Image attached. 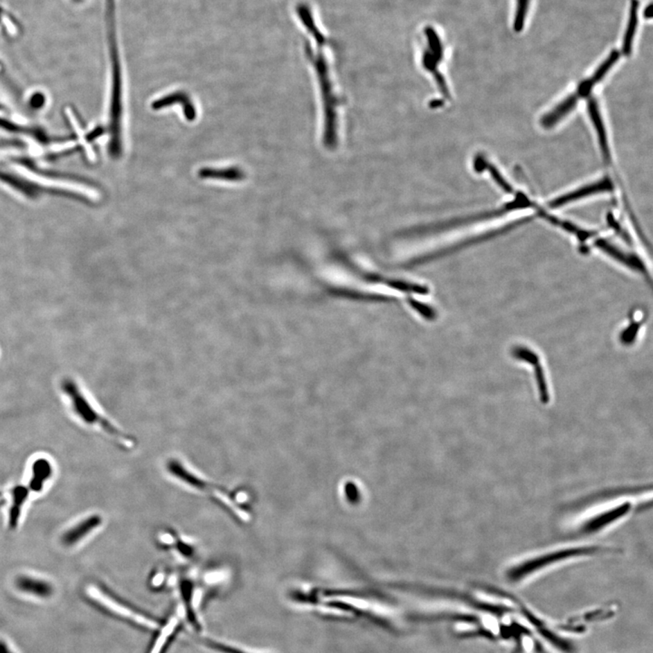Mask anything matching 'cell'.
Instances as JSON below:
<instances>
[{
    "label": "cell",
    "instance_id": "cell-1",
    "mask_svg": "<svg viewBox=\"0 0 653 653\" xmlns=\"http://www.w3.org/2000/svg\"><path fill=\"white\" fill-rule=\"evenodd\" d=\"M620 553L619 548L606 546H575L560 547L551 551L529 556L512 564L506 570V578L511 582H520L535 573L546 569L552 565L564 563L575 558L591 557L609 553Z\"/></svg>",
    "mask_w": 653,
    "mask_h": 653
},
{
    "label": "cell",
    "instance_id": "cell-2",
    "mask_svg": "<svg viewBox=\"0 0 653 653\" xmlns=\"http://www.w3.org/2000/svg\"><path fill=\"white\" fill-rule=\"evenodd\" d=\"M60 388L66 397L72 412L82 422L90 427H98L111 438L118 441L123 447H133V439L121 431L115 424L111 422V420L102 414L74 379L64 377L61 380Z\"/></svg>",
    "mask_w": 653,
    "mask_h": 653
},
{
    "label": "cell",
    "instance_id": "cell-3",
    "mask_svg": "<svg viewBox=\"0 0 653 653\" xmlns=\"http://www.w3.org/2000/svg\"><path fill=\"white\" fill-rule=\"evenodd\" d=\"M167 467H168L169 473L172 476L177 477V480L184 483V485H188V487L205 492V493H207L206 494L215 497V499L221 501L224 506L229 508L231 511L235 512L237 517H239L241 519H248V512L242 510L241 506L237 505L235 500L231 499L229 496V493L222 490L217 485H213L212 483L201 478L197 474L186 467L184 463L177 460L170 461Z\"/></svg>",
    "mask_w": 653,
    "mask_h": 653
},
{
    "label": "cell",
    "instance_id": "cell-4",
    "mask_svg": "<svg viewBox=\"0 0 653 653\" xmlns=\"http://www.w3.org/2000/svg\"><path fill=\"white\" fill-rule=\"evenodd\" d=\"M634 505L629 501L617 503L610 508L603 509L587 517L584 522L580 524L577 526L575 535L577 537H591V535L600 534L609 527L625 519L634 511Z\"/></svg>",
    "mask_w": 653,
    "mask_h": 653
},
{
    "label": "cell",
    "instance_id": "cell-5",
    "mask_svg": "<svg viewBox=\"0 0 653 653\" xmlns=\"http://www.w3.org/2000/svg\"><path fill=\"white\" fill-rule=\"evenodd\" d=\"M614 190V184L611 183L610 178L605 177L603 179L597 181V183H593L588 184L582 187L576 191L571 192L561 196V197L553 199V201L550 202L549 207L550 208H560L568 204L572 203L580 199L587 197V196L596 195V193H603V192H611Z\"/></svg>",
    "mask_w": 653,
    "mask_h": 653
},
{
    "label": "cell",
    "instance_id": "cell-6",
    "mask_svg": "<svg viewBox=\"0 0 653 653\" xmlns=\"http://www.w3.org/2000/svg\"><path fill=\"white\" fill-rule=\"evenodd\" d=\"M102 519L100 515H92L90 517L84 518L77 525L72 526L71 528L64 532L61 542L64 546L72 547L78 544L79 542L83 541L92 534L95 530L98 529L102 525Z\"/></svg>",
    "mask_w": 653,
    "mask_h": 653
},
{
    "label": "cell",
    "instance_id": "cell-7",
    "mask_svg": "<svg viewBox=\"0 0 653 653\" xmlns=\"http://www.w3.org/2000/svg\"><path fill=\"white\" fill-rule=\"evenodd\" d=\"M16 587L17 589L23 591V593L42 599L49 598L54 593V587H53L51 582H46V580L28 575L17 577Z\"/></svg>",
    "mask_w": 653,
    "mask_h": 653
},
{
    "label": "cell",
    "instance_id": "cell-8",
    "mask_svg": "<svg viewBox=\"0 0 653 653\" xmlns=\"http://www.w3.org/2000/svg\"><path fill=\"white\" fill-rule=\"evenodd\" d=\"M619 51H614L611 52V54L609 55V57L606 58L605 62L597 69L596 72L594 73L589 79H587V80L582 82V83L580 84L575 93L576 95L578 96V98H581L589 96L593 87L598 84L600 81L602 80V78L605 77L609 70L619 60Z\"/></svg>",
    "mask_w": 653,
    "mask_h": 653
},
{
    "label": "cell",
    "instance_id": "cell-9",
    "mask_svg": "<svg viewBox=\"0 0 653 653\" xmlns=\"http://www.w3.org/2000/svg\"><path fill=\"white\" fill-rule=\"evenodd\" d=\"M588 109H589L591 122H593L594 127L596 129L603 159H605V162L609 165V163H610L611 154L610 149H609L608 145L607 136H606V131L605 125H603L601 114H600L598 105H597L596 101L594 100L593 98H590L589 104H588Z\"/></svg>",
    "mask_w": 653,
    "mask_h": 653
},
{
    "label": "cell",
    "instance_id": "cell-10",
    "mask_svg": "<svg viewBox=\"0 0 653 653\" xmlns=\"http://www.w3.org/2000/svg\"><path fill=\"white\" fill-rule=\"evenodd\" d=\"M52 474L53 467L51 462L44 458L37 459L32 465V476L28 485L29 490L39 493L43 490L46 483L51 480Z\"/></svg>",
    "mask_w": 653,
    "mask_h": 653
},
{
    "label": "cell",
    "instance_id": "cell-11",
    "mask_svg": "<svg viewBox=\"0 0 653 653\" xmlns=\"http://www.w3.org/2000/svg\"><path fill=\"white\" fill-rule=\"evenodd\" d=\"M174 104L183 105L184 116H186L187 120L193 121V120L195 119V108L192 104L191 99L186 96V93L178 92L171 93L170 96H165V98L155 101L154 104L152 105V107H153L154 110H159Z\"/></svg>",
    "mask_w": 653,
    "mask_h": 653
},
{
    "label": "cell",
    "instance_id": "cell-12",
    "mask_svg": "<svg viewBox=\"0 0 653 653\" xmlns=\"http://www.w3.org/2000/svg\"><path fill=\"white\" fill-rule=\"evenodd\" d=\"M578 100L579 98L577 96L576 93H573V95L568 96V98L560 102L555 109L543 117L541 121L542 125L546 128L555 127L559 121H561L564 117L566 116L568 114L575 109Z\"/></svg>",
    "mask_w": 653,
    "mask_h": 653
},
{
    "label": "cell",
    "instance_id": "cell-13",
    "mask_svg": "<svg viewBox=\"0 0 653 653\" xmlns=\"http://www.w3.org/2000/svg\"><path fill=\"white\" fill-rule=\"evenodd\" d=\"M11 494H12V505L10 506L8 526H10V529H15L19 525L23 506L28 500V488L24 487V485H17L13 488Z\"/></svg>",
    "mask_w": 653,
    "mask_h": 653
},
{
    "label": "cell",
    "instance_id": "cell-14",
    "mask_svg": "<svg viewBox=\"0 0 653 653\" xmlns=\"http://www.w3.org/2000/svg\"><path fill=\"white\" fill-rule=\"evenodd\" d=\"M639 0H631V8H629L627 29H626L623 44V53L626 57H629V55L632 54V43H634L638 26V12H639Z\"/></svg>",
    "mask_w": 653,
    "mask_h": 653
},
{
    "label": "cell",
    "instance_id": "cell-15",
    "mask_svg": "<svg viewBox=\"0 0 653 653\" xmlns=\"http://www.w3.org/2000/svg\"><path fill=\"white\" fill-rule=\"evenodd\" d=\"M199 177L203 179L241 181L244 179L245 175L242 169L233 167L227 169H202L199 172Z\"/></svg>",
    "mask_w": 653,
    "mask_h": 653
},
{
    "label": "cell",
    "instance_id": "cell-16",
    "mask_svg": "<svg viewBox=\"0 0 653 653\" xmlns=\"http://www.w3.org/2000/svg\"><path fill=\"white\" fill-rule=\"evenodd\" d=\"M474 168H476L477 172H482L484 170H487L489 174H490L491 177L493 178L494 181H496L497 186L500 187L503 191H505L508 193H514V189L509 184L508 181L502 177V175L500 174L499 170L496 168L494 166H492L490 163H488L487 161H485L484 158L478 156L474 162Z\"/></svg>",
    "mask_w": 653,
    "mask_h": 653
},
{
    "label": "cell",
    "instance_id": "cell-17",
    "mask_svg": "<svg viewBox=\"0 0 653 653\" xmlns=\"http://www.w3.org/2000/svg\"><path fill=\"white\" fill-rule=\"evenodd\" d=\"M530 0H517V11L514 20V30L519 33L525 26L527 12H528Z\"/></svg>",
    "mask_w": 653,
    "mask_h": 653
},
{
    "label": "cell",
    "instance_id": "cell-18",
    "mask_svg": "<svg viewBox=\"0 0 653 653\" xmlns=\"http://www.w3.org/2000/svg\"><path fill=\"white\" fill-rule=\"evenodd\" d=\"M205 646L213 650V651L221 653H250L244 651L236 647L228 645V644L218 643V641L207 640L204 641Z\"/></svg>",
    "mask_w": 653,
    "mask_h": 653
},
{
    "label": "cell",
    "instance_id": "cell-19",
    "mask_svg": "<svg viewBox=\"0 0 653 653\" xmlns=\"http://www.w3.org/2000/svg\"><path fill=\"white\" fill-rule=\"evenodd\" d=\"M0 653H14L4 641H0Z\"/></svg>",
    "mask_w": 653,
    "mask_h": 653
},
{
    "label": "cell",
    "instance_id": "cell-20",
    "mask_svg": "<svg viewBox=\"0 0 653 653\" xmlns=\"http://www.w3.org/2000/svg\"><path fill=\"white\" fill-rule=\"evenodd\" d=\"M643 15L645 19H652V4H650L648 7L645 8V10H644Z\"/></svg>",
    "mask_w": 653,
    "mask_h": 653
}]
</instances>
